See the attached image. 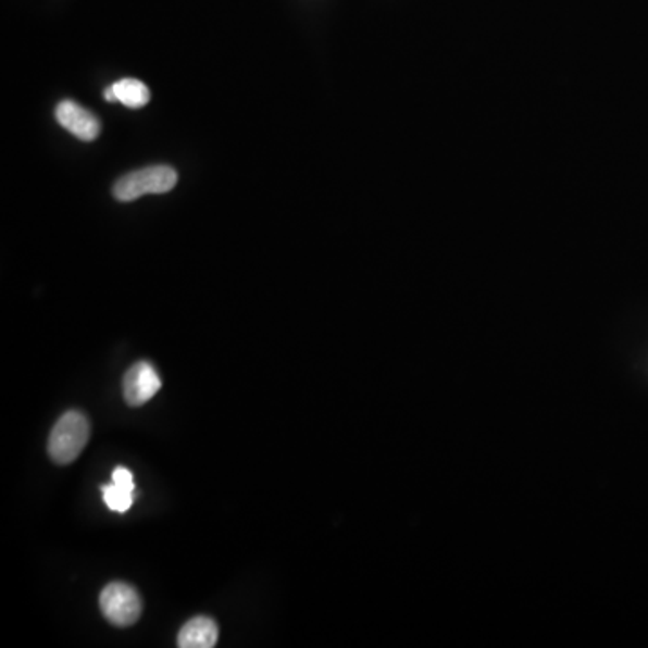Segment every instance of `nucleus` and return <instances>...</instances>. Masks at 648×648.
<instances>
[{
	"mask_svg": "<svg viewBox=\"0 0 648 648\" xmlns=\"http://www.w3.org/2000/svg\"><path fill=\"white\" fill-rule=\"evenodd\" d=\"M90 438V424L79 411H67L58 420L49 436V456L58 465L73 463Z\"/></svg>",
	"mask_w": 648,
	"mask_h": 648,
	"instance_id": "1",
	"label": "nucleus"
},
{
	"mask_svg": "<svg viewBox=\"0 0 648 648\" xmlns=\"http://www.w3.org/2000/svg\"><path fill=\"white\" fill-rule=\"evenodd\" d=\"M177 172L166 164L142 167L117 178L112 194L120 202H132V200L141 199L145 195H162L172 191L177 184Z\"/></svg>",
	"mask_w": 648,
	"mask_h": 648,
	"instance_id": "2",
	"label": "nucleus"
},
{
	"mask_svg": "<svg viewBox=\"0 0 648 648\" xmlns=\"http://www.w3.org/2000/svg\"><path fill=\"white\" fill-rule=\"evenodd\" d=\"M103 616L115 627H130L141 618V596L125 582H112L101 591Z\"/></svg>",
	"mask_w": 648,
	"mask_h": 648,
	"instance_id": "3",
	"label": "nucleus"
},
{
	"mask_svg": "<svg viewBox=\"0 0 648 648\" xmlns=\"http://www.w3.org/2000/svg\"><path fill=\"white\" fill-rule=\"evenodd\" d=\"M101 490H103V501L112 512H128L134 504V490H128L125 486L115 485L112 482L110 485L101 486Z\"/></svg>",
	"mask_w": 648,
	"mask_h": 648,
	"instance_id": "8",
	"label": "nucleus"
},
{
	"mask_svg": "<svg viewBox=\"0 0 648 648\" xmlns=\"http://www.w3.org/2000/svg\"><path fill=\"white\" fill-rule=\"evenodd\" d=\"M112 482L115 485L125 486L128 490H136V485H134V476H132V472L125 466H117L115 469L114 474H112Z\"/></svg>",
	"mask_w": 648,
	"mask_h": 648,
	"instance_id": "9",
	"label": "nucleus"
},
{
	"mask_svg": "<svg viewBox=\"0 0 648 648\" xmlns=\"http://www.w3.org/2000/svg\"><path fill=\"white\" fill-rule=\"evenodd\" d=\"M54 114H57L58 123L82 141H96L100 136V120L90 110L74 103V101H62L57 107Z\"/></svg>",
	"mask_w": 648,
	"mask_h": 648,
	"instance_id": "5",
	"label": "nucleus"
},
{
	"mask_svg": "<svg viewBox=\"0 0 648 648\" xmlns=\"http://www.w3.org/2000/svg\"><path fill=\"white\" fill-rule=\"evenodd\" d=\"M112 89H114L117 101L128 107V109H142V107L148 105V101L152 98L147 85L139 82V79H120V82L112 85Z\"/></svg>",
	"mask_w": 648,
	"mask_h": 648,
	"instance_id": "7",
	"label": "nucleus"
},
{
	"mask_svg": "<svg viewBox=\"0 0 648 648\" xmlns=\"http://www.w3.org/2000/svg\"><path fill=\"white\" fill-rule=\"evenodd\" d=\"M162 382L152 364L137 362L126 372L123 378V395L132 408H139L148 400H152L161 389Z\"/></svg>",
	"mask_w": 648,
	"mask_h": 648,
	"instance_id": "4",
	"label": "nucleus"
},
{
	"mask_svg": "<svg viewBox=\"0 0 648 648\" xmlns=\"http://www.w3.org/2000/svg\"><path fill=\"white\" fill-rule=\"evenodd\" d=\"M105 100L110 101V103H115V101H117V98H115V92L114 89H112V87H107L105 89Z\"/></svg>",
	"mask_w": 648,
	"mask_h": 648,
	"instance_id": "10",
	"label": "nucleus"
},
{
	"mask_svg": "<svg viewBox=\"0 0 648 648\" xmlns=\"http://www.w3.org/2000/svg\"><path fill=\"white\" fill-rule=\"evenodd\" d=\"M219 641V625L211 618L197 616L184 623L178 633L180 648H213Z\"/></svg>",
	"mask_w": 648,
	"mask_h": 648,
	"instance_id": "6",
	"label": "nucleus"
}]
</instances>
